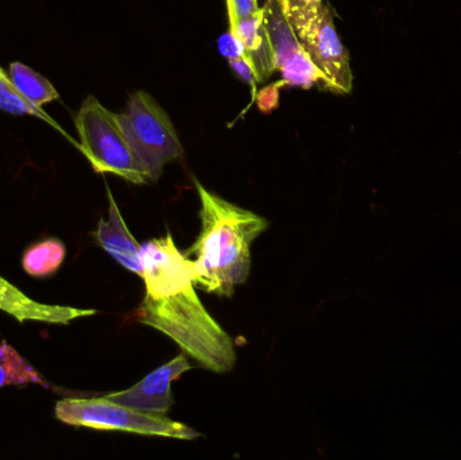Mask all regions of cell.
<instances>
[{"label":"cell","mask_w":461,"mask_h":460,"mask_svg":"<svg viewBox=\"0 0 461 460\" xmlns=\"http://www.w3.org/2000/svg\"><path fill=\"white\" fill-rule=\"evenodd\" d=\"M196 184L202 208V231L185 256H194V285L207 293L232 297L235 286L244 284L251 269L252 242L267 230L263 216L244 210Z\"/></svg>","instance_id":"cell-1"},{"label":"cell","mask_w":461,"mask_h":460,"mask_svg":"<svg viewBox=\"0 0 461 460\" xmlns=\"http://www.w3.org/2000/svg\"><path fill=\"white\" fill-rule=\"evenodd\" d=\"M138 321L175 340L200 366L224 374L235 367L232 338L210 315L194 285L164 297L145 294Z\"/></svg>","instance_id":"cell-2"},{"label":"cell","mask_w":461,"mask_h":460,"mask_svg":"<svg viewBox=\"0 0 461 460\" xmlns=\"http://www.w3.org/2000/svg\"><path fill=\"white\" fill-rule=\"evenodd\" d=\"M80 149L96 173H111L132 184L149 183L130 145L121 113L107 110L95 96L84 100L75 118Z\"/></svg>","instance_id":"cell-3"},{"label":"cell","mask_w":461,"mask_h":460,"mask_svg":"<svg viewBox=\"0 0 461 460\" xmlns=\"http://www.w3.org/2000/svg\"><path fill=\"white\" fill-rule=\"evenodd\" d=\"M57 420L72 427L96 429V431H122L145 437H169V439L194 440L199 432L191 427L172 420L165 415L140 412L126 405L111 401L107 397L97 399L59 400L54 408Z\"/></svg>","instance_id":"cell-4"},{"label":"cell","mask_w":461,"mask_h":460,"mask_svg":"<svg viewBox=\"0 0 461 460\" xmlns=\"http://www.w3.org/2000/svg\"><path fill=\"white\" fill-rule=\"evenodd\" d=\"M124 131L146 177L157 183L165 165L183 156V145L167 111L145 91L130 95L121 113Z\"/></svg>","instance_id":"cell-5"},{"label":"cell","mask_w":461,"mask_h":460,"mask_svg":"<svg viewBox=\"0 0 461 460\" xmlns=\"http://www.w3.org/2000/svg\"><path fill=\"white\" fill-rule=\"evenodd\" d=\"M263 19L273 45L276 70L282 75L281 86L309 89L314 84L322 83L324 88V73L312 61L276 0L266 2Z\"/></svg>","instance_id":"cell-6"},{"label":"cell","mask_w":461,"mask_h":460,"mask_svg":"<svg viewBox=\"0 0 461 460\" xmlns=\"http://www.w3.org/2000/svg\"><path fill=\"white\" fill-rule=\"evenodd\" d=\"M140 264L146 296H169L196 283L194 261L178 250L170 234L140 245Z\"/></svg>","instance_id":"cell-7"},{"label":"cell","mask_w":461,"mask_h":460,"mask_svg":"<svg viewBox=\"0 0 461 460\" xmlns=\"http://www.w3.org/2000/svg\"><path fill=\"white\" fill-rule=\"evenodd\" d=\"M312 61L324 73L325 91L348 95L354 86L349 53L344 48L335 26V11L324 3L319 19L311 32L301 40Z\"/></svg>","instance_id":"cell-8"},{"label":"cell","mask_w":461,"mask_h":460,"mask_svg":"<svg viewBox=\"0 0 461 460\" xmlns=\"http://www.w3.org/2000/svg\"><path fill=\"white\" fill-rule=\"evenodd\" d=\"M194 369L185 354L176 356L164 366L146 375L142 381L118 393L107 394V399L126 405L140 412L167 415L173 405L172 383L184 373Z\"/></svg>","instance_id":"cell-9"},{"label":"cell","mask_w":461,"mask_h":460,"mask_svg":"<svg viewBox=\"0 0 461 460\" xmlns=\"http://www.w3.org/2000/svg\"><path fill=\"white\" fill-rule=\"evenodd\" d=\"M0 311L21 321H40L49 324H69L76 319L96 313L95 310L41 304L27 297L13 284L0 277Z\"/></svg>","instance_id":"cell-10"},{"label":"cell","mask_w":461,"mask_h":460,"mask_svg":"<svg viewBox=\"0 0 461 460\" xmlns=\"http://www.w3.org/2000/svg\"><path fill=\"white\" fill-rule=\"evenodd\" d=\"M107 191L108 200H110L108 221L100 219L96 231L94 232L95 239L99 243L100 248H104L122 266L140 277L142 275L140 245L124 223V219L122 218L121 211L110 189Z\"/></svg>","instance_id":"cell-11"},{"label":"cell","mask_w":461,"mask_h":460,"mask_svg":"<svg viewBox=\"0 0 461 460\" xmlns=\"http://www.w3.org/2000/svg\"><path fill=\"white\" fill-rule=\"evenodd\" d=\"M230 30L243 43L244 57L254 70L257 83H266L276 68L270 35L263 19V8L236 22Z\"/></svg>","instance_id":"cell-12"},{"label":"cell","mask_w":461,"mask_h":460,"mask_svg":"<svg viewBox=\"0 0 461 460\" xmlns=\"http://www.w3.org/2000/svg\"><path fill=\"white\" fill-rule=\"evenodd\" d=\"M67 248L57 238L41 240L30 246L22 257V267L27 275L35 278L53 275L65 261Z\"/></svg>","instance_id":"cell-13"},{"label":"cell","mask_w":461,"mask_h":460,"mask_svg":"<svg viewBox=\"0 0 461 460\" xmlns=\"http://www.w3.org/2000/svg\"><path fill=\"white\" fill-rule=\"evenodd\" d=\"M10 76L19 94L35 107L42 108V105L59 99V92L49 80L22 62L10 65Z\"/></svg>","instance_id":"cell-14"},{"label":"cell","mask_w":461,"mask_h":460,"mask_svg":"<svg viewBox=\"0 0 461 460\" xmlns=\"http://www.w3.org/2000/svg\"><path fill=\"white\" fill-rule=\"evenodd\" d=\"M30 383L48 386L42 375L8 343L0 345V388L24 386Z\"/></svg>","instance_id":"cell-15"},{"label":"cell","mask_w":461,"mask_h":460,"mask_svg":"<svg viewBox=\"0 0 461 460\" xmlns=\"http://www.w3.org/2000/svg\"><path fill=\"white\" fill-rule=\"evenodd\" d=\"M276 2L300 41L311 32L324 5V0H276Z\"/></svg>","instance_id":"cell-16"},{"label":"cell","mask_w":461,"mask_h":460,"mask_svg":"<svg viewBox=\"0 0 461 460\" xmlns=\"http://www.w3.org/2000/svg\"><path fill=\"white\" fill-rule=\"evenodd\" d=\"M0 110L13 115H32L48 119V115L41 108L27 102L16 86H14L11 76L0 68Z\"/></svg>","instance_id":"cell-17"},{"label":"cell","mask_w":461,"mask_h":460,"mask_svg":"<svg viewBox=\"0 0 461 460\" xmlns=\"http://www.w3.org/2000/svg\"><path fill=\"white\" fill-rule=\"evenodd\" d=\"M227 8H229L230 26L259 11L258 0H227Z\"/></svg>","instance_id":"cell-18"},{"label":"cell","mask_w":461,"mask_h":460,"mask_svg":"<svg viewBox=\"0 0 461 460\" xmlns=\"http://www.w3.org/2000/svg\"><path fill=\"white\" fill-rule=\"evenodd\" d=\"M218 49L221 56L226 57L229 61L230 59L244 57V46L241 41L233 34L232 32H224L218 40Z\"/></svg>","instance_id":"cell-19"},{"label":"cell","mask_w":461,"mask_h":460,"mask_svg":"<svg viewBox=\"0 0 461 460\" xmlns=\"http://www.w3.org/2000/svg\"><path fill=\"white\" fill-rule=\"evenodd\" d=\"M230 67L232 68L233 72L239 76L240 80H243L244 83L249 84V86H252V88H255L257 80H255L254 70H252L251 65L247 61L246 57H239V59H230Z\"/></svg>","instance_id":"cell-20"}]
</instances>
